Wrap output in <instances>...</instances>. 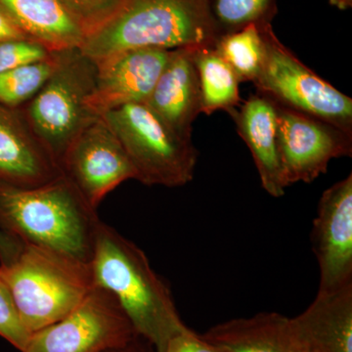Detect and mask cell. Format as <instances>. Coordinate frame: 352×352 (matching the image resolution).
Instances as JSON below:
<instances>
[{
    "label": "cell",
    "mask_w": 352,
    "mask_h": 352,
    "mask_svg": "<svg viewBox=\"0 0 352 352\" xmlns=\"http://www.w3.org/2000/svg\"><path fill=\"white\" fill-rule=\"evenodd\" d=\"M94 286L115 298L138 337L157 352L188 327L183 323L166 282L145 252L105 222H99L89 263Z\"/></svg>",
    "instance_id": "obj_1"
},
{
    "label": "cell",
    "mask_w": 352,
    "mask_h": 352,
    "mask_svg": "<svg viewBox=\"0 0 352 352\" xmlns=\"http://www.w3.org/2000/svg\"><path fill=\"white\" fill-rule=\"evenodd\" d=\"M99 222L64 175L36 187L0 182V229L24 244L89 264Z\"/></svg>",
    "instance_id": "obj_2"
},
{
    "label": "cell",
    "mask_w": 352,
    "mask_h": 352,
    "mask_svg": "<svg viewBox=\"0 0 352 352\" xmlns=\"http://www.w3.org/2000/svg\"><path fill=\"white\" fill-rule=\"evenodd\" d=\"M219 38L208 0H126L80 50L97 63L138 48L214 46Z\"/></svg>",
    "instance_id": "obj_3"
},
{
    "label": "cell",
    "mask_w": 352,
    "mask_h": 352,
    "mask_svg": "<svg viewBox=\"0 0 352 352\" xmlns=\"http://www.w3.org/2000/svg\"><path fill=\"white\" fill-rule=\"evenodd\" d=\"M0 277L31 333L61 320L94 287L89 264L24 243L12 261L0 264Z\"/></svg>",
    "instance_id": "obj_4"
},
{
    "label": "cell",
    "mask_w": 352,
    "mask_h": 352,
    "mask_svg": "<svg viewBox=\"0 0 352 352\" xmlns=\"http://www.w3.org/2000/svg\"><path fill=\"white\" fill-rule=\"evenodd\" d=\"M96 74V64L80 48L60 51L52 75L36 96L20 108L36 138L59 166L72 141L99 118L89 107Z\"/></svg>",
    "instance_id": "obj_5"
},
{
    "label": "cell",
    "mask_w": 352,
    "mask_h": 352,
    "mask_svg": "<svg viewBox=\"0 0 352 352\" xmlns=\"http://www.w3.org/2000/svg\"><path fill=\"white\" fill-rule=\"evenodd\" d=\"M147 186L175 188L194 178L198 151L192 139L170 129L145 103L129 104L102 116Z\"/></svg>",
    "instance_id": "obj_6"
},
{
    "label": "cell",
    "mask_w": 352,
    "mask_h": 352,
    "mask_svg": "<svg viewBox=\"0 0 352 352\" xmlns=\"http://www.w3.org/2000/svg\"><path fill=\"white\" fill-rule=\"evenodd\" d=\"M264 63L256 92L352 134V99L315 74L277 38L272 25H261Z\"/></svg>",
    "instance_id": "obj_7"
},
{
    "label": "cell",
    "mask_w": 352,
    "mask_h": 352,
    "mask_svg": "<svg viewBox=\"0 0 352 352\" xmlns=\"http://www.w3.org/2000/svg\"><path fill=\"white\" fill-rule=\"evenodd\" d=\"M138 337L115 298L94 286L64 318L32 333L23 352H112L135 346Z\"/></svg>",
    "instance_id": "obj_8"
},
{
    "label": "cell",
    "mask_w": 352,
    "mask_h": 352,
    "mask_svg": "<svg viewBox=\"0 0 352 352\" xmlns=\"http://www.w3.org/2000/svg\"><path fill=\"white\" fill-rule=\"evenodd\" d=\"M277 106V140L287 187L310 183L326 173L333 159L351 157L352 134L308 116Z\"/></svg>",
    "instance_id": "obj_9"
},
{
    "label": "cell",
    "mask_w": 352,
    "mask_h": 352,
    "mask_svg": "<svg viewBox=\"0 0 352 352\" xmlns=\"http://www.w3.org/2000/svg\"><path fill=\"white\" fill-rule=\"evenodd\" d=\"M60 168L95 210L122 183L135 179L126 151L102 117L92 120L72 141Z\"/></svg>",
    "instance_id": "obj_10"
},
{
    "label": "cell",
    "mask_w": 352,
    "mask_h": 352,
    "mask_svg": "<svg viewBox=\"0 0 352 352\" xmlns=\"http://www.w3.org/2000/svg\"><path fill=\"white\" fill-rule=\"evenodd\" d=\"M311 241L320 272L317 293L352 285V173L322 194Z\"/></svg>",
    "instance_id": "obj_11"
},
{
    "label": "cell",
    "mask_w": 352,
    "mask_h": 352,
    "mask_svg": "<svg viewBox=\"0 0 352 352\" xmlns=\"http://www.w3.org/2000/svg\"><path fill=\"white\" fill-rule=\"evenodd\" d=\"M171 50L138 48L97 62L89 107L97 117L134 103H145Z\"/></svg>",
    "instance_id": "obj_12"
},
{
    "label": "cell",
    "mask_w": 352,
    "mask_h": 352,
    "mask_svg": "<svg viewBox=\"0 0 352 352\" xmlns=\"http://www.w3.org/2000/svg\"><path fill=\"white\" fill-rule=\"evenodd\" d=\"M63 175L34 133L21 109L0 104V182L36 187Z\"/></svg>",
    "instance_id": "obj_13"
},
{
    "label": "cell",
    "mask_w": 352,
    "mask_h": 352,
    "mask_svg": "<svg viewBox=\"0 0 352 352\" xmlns=\"http://www.w3.org/2000/svg\"><path fill=\"white\" fill-rule=\"evenodd\" d=\"M195 48L171 50L145 102L176 133L188 139H192L194 122L201 113L200 82L194 61Z\"/></svg>",
    "instance_id": "obj_14"
},
{
    "label": "cell",
    "mask_w": 352,
    "mask_h": 352,
    "mask_svg": "<svg viewBox=\"0 0 352 352\" xmlns=\"http://www.w3.org/2000/svg\"><path fill=\"white\" fill-rule=\"evenodd\" d=\"M228 113L252 153L263 188L274 198L284 196L288 187L278 151L276 103L256 92Z\"/></svg>",
    "instance_id": "obj_15"
},
{
    "label": "cell",
    "mask_w": 352,
    "mask_h": 352,
    "mask_svg": "<svg viewBox=\"0 0 352 352\" xmlns=\"http://www.w3.org/2000/svg\"><path fill=\"white\" fill-rule=\"evenodd\" d=\"M292 324L298 352H352V285L317 293Z\"/></svg>",
    "instance_id": "obj_16"
},
{
    "label": "cell",
    "mask_w": 352,
    "mask_h": 352,
    "mask_svg": "<svg viewBox=\"0 0 352 352\" xmlns=\"http://www.w3.org/2000/svg\"><path fill=\"white\" fill-rule=\"evenodd\" d=\"M0 9L28 38L52 52L80 48L87 38L59 0H0Z\"/></svg>",
    "instance_id": "obj_17"
},
{
    "label": "cell",
    "mask_w": 352,
    "mask_h": 352,
    "mask_svg": "<svg viewBox=\"0 0 352 352\" xmlns=\"http://www.w3.org/2000/svg\"><path fill=\"white\" fill-rule=\"evenodd\" d=\"M201 337L221 352L298 351L292 319L277 312L223 322Z\"/></svg>",
    "instance_id": "obj_18"
},
{
    "label": "cell",
    "mask_w": 352,
    "mask_h": 352,
    "mask_svg": "<svg viewBox=\"0 0 352 352\" xmlns=\"http://www.w3.org/2000/svg\"><path fill=\"white\" fill-rule=\"evenodd\" d=\"M194 61L200 82L201 113L210 116L239 107V80L214 46L195 48Z\"/></svg>",
    "instance_id": "obj_19"
},
{
    "label": "cell",
    "mask_w": 352,
    "mask_h": 352,
    "mask_svg": "<svg viewBox=\"0 0 352 352\" xmlns=\"http://www.w3.org/2000/svg\"><path fill=\"white\" fill-rule=\"evenodd\" d=\"M214 48L240 82H254L261 75L265 55L261 25H250L239 31L222 34Z\"/></svg>",
    "instance_id": "obj_20"
},
{
    "label": "cell",
    "mask_w": 352,
    "mask_h": 352,
    "mask_svg": "<svg viewBox=\"0 0 352 352\" xmlns=\"http://www.w3.org/2000/svg\"><path fill=\"white\" fill-rule=\"evenodd\" d=\"M59 52H53L43 61L0 73V104L20 109L31 101L56 69Z\"/></svg>",
    "instance_id": "obj_21"
},
{
    "label": "cell",
    "mask_w": 352,
    "mask_h": 352,
    "mask_svg": "<svg viewBox=\"0 0 352 352\" xmlns=\"http://www.w3.org/2000/svg\"><path fill=\"white\" fill-rule=\"evenodd\" d=\"M219 36L250 25L271 24L278 13L277 0H208Z\"/></svg>",
    "instance_id": "obj_22"
},
{
    "label": "cell",
    "mask_w": 352,
    "mask_h": 352,
    "mask_svg": "<svg viewBox=\"0 0 352 352\" xmlns=\"http://www.w3.org/2000/svg\"><path fill=\"white\" fill-rule=\"evenodd\" d=\"M89 36L107 24L126 0H59Z\"/></svg>",
    "instance_id": "obj_23"
},
{
    "label": "cell",
    "mask_w": 352,
    "mask_h": 352,
    "mask_svg": "<svg viewBox=\"0 0 352 352\" xmlns=\"http://www.w3.org/2000/svg\"><path fill=\"white\" fill-rule=\"evenodd\" d=\"M41 43L32 39H13L0 43V73L43 61L52 55Z\"/></svg>",
    "instance_id": "obj_24"
},
{
    "label": "cell",
    "mask_w": 352,
    "mask_h": 352,
    "mask_svg": "<svg viewBox=\"0 0 352 352\" xmlns=\"http://www.w3.org/2000/svg\"><path fill=\"white\" fill-rule=\"evenodd\" d=\"M31 336L21 322L10 293L0 277V337L23 352Z\"/></svg>",
    "instance_id": "obj_25"
},
{
    "label": "cell",
    "mask_w": 352,
    "mask_h": 352,
    "mask_svg": "<svg viewBox=\"0 0 352 352\" xmlns=\"http://www.w3.org/2000/svg\"><path fill=\"white\" fill-rule=\"evenodd\" d=\"M164 352H221L201 336L187 329L171 338Z\"/></svg>",
    "instance_id": "obj_26"
},
{
    "label": "cell",
    "mask_w": 352,
    "mask_h": 352,
    "mask_svg": "<svg viewBox=\"0 0 352 352\" xmlns=\"http://www.w3.org/2000/svg\"><path fill=\"white\" fill-rule=\"evenodd\" d=\"M23 243L0 229V264L12 261L22 249Z\"/></svg>",
    "instance_id": "obj_27"
},
{
    "label": "cell",
    "mask_w": 352,
    "mask_h": 352,
    "mask_svg": "<svg viewBox=\"0 0 352 352\" xmlns=\"http://www.w3.org/2000/svg\"><path fill=\"white\" fill-rule=\"evenodd\" d=\"M24 38H28L24 32L0 9V43Z\"/></svg>",
    "instance_id": "obj_28"
},
{
    "label": "cell",
    "mask_w": 352,
    "mask_h": 352,
    "mask_svg": "<svg viewBox=\"0 0 352 352\" xmlns=\"http://www.w3.org/2000/svg\"><path fill=\"white\" fill-rule=\"evenodd\" d=\"M329 3L340 10H347L352 7V0H329Z\"/></svg>",
    "instance_id": "obj_29"
},
{
    "label": "cell",
    "mask_w": 352,
    "mask_h": 352,
    "mask_svg": "<svg viewBox=\"0 0 352 352\" xmlns=\"http://www.w3.org/2000/svg\"><path fill=\"white\" fill-rule=\"evenodd\" d=\"M112 352H139L138 349H136L135 346L129 347V349H120V351H116Z\"/></svg>",
    "instance_id": "obj_30"
},
{
    "label": "cell",
    "mask_w": 352,
    "mask_h": 352,
    "mask_svg": "<svg viewBox=\"0 0 352 352\" xmlns=\"http://www.w3.org/2000/svg\"><path fill=\"white\" fill-rule=\"evenodd\" d=\"M296 352H298V351H296Z\"/></svg>",
    "instance_id": "obj_31"
}]
</instances>
